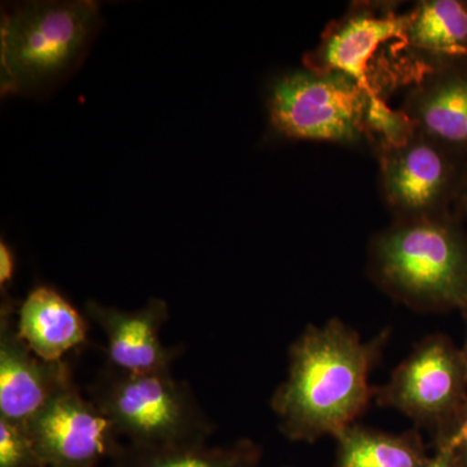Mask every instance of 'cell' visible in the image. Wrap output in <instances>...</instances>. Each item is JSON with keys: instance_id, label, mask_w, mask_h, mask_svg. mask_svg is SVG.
<instances>
[{"instance_id": "9c48e42d", "label": "cell", "mask_w": 467, "mask_h": 467, "mask_svg": "<svg viewBox=\"0 0 467 467\" xmlns=\"http://www.w3.org/2000/svg\"><path fill=\"white\" fill-rule=\"evenodd\" d=\"M17 309L11 297L2 299L0 418L26 425L55 393L75 379L67 361H46L26 346L17 330Z\"/></svg>"}, {"instance_id": "ba28073f", "label": "cell", "mask_w": 467, "mask_h": 467, "mask_svg": "<svg viewBox=\"0 0 467 467\" xmlns=\"http://www.w3.org/2000/svg\"><path fill=\"white\" fill-rule=\"evenodd\" d=\"M26 425L45 467H97L125 445L75 380L55 393Z\"/></svg>"}, {"instance_id": "8992f818", "label": "cell", "mask_w": 467, "mask_h": 467, "mask_svg": "<svg viewBox=\"0 0 467 467\" xmlns=\"http://www.w3.org/2000/svg\"><path fill=\"white\" fill-rule=\"evenodd\" d=\"M374 396L380 407L396 409L418 425L439 431L467 404L462 349L444 335L425 337Z\"/></svg>"}, {"instance_id": "ffe728a7", "label": "cell", "mask_w": 467, "mask_h": 467, "mask_svg": "<svg viewBox=\"0 0 467 467\" xmlns=\"http://www.w3.org/2000/svg\"><path fill=\"white\" fill-rule=\"evenodd\" d=\"M454 204L457 205V208H459L462 213L467 214V159L465 164H463L459 192H457V198Z\"/></svg>"}, {"instance_id": "3957f363", "label": "cell", "mask_w": 467, "mask_h": 467, "mask_svg": "<svg viewBox=\"0 0 467 467\" xmlns=\"http://www.w3.org/2000/svg\"><path fill=\"white\" fill-rule=\"evenodd\" d=\"M100 23L92 0L27 2L5 9L0 24V90L36 94L57 84L84 57Z\"/></svg>"}, {"instance_id": "7402d4cb", "label": "cell", "mask_w": 467, "mask_h": 467, "mask_svg": "<svg viewBox=\"0 0 467 467\" xmlns=\"http://www.w3.org/2000/svg\"><path fill=\"white\" fill-rule=\"evenodd\" d=\"M462 310H463V313H465V317H466V322H467V306H465V308H463ZM462 352H463V356H465V359L467 362V337H466L465 347H463Z\"/></svg>"}, {"instance_id": "30bf717a", "label": "cell", "mask_w": 467, "mask_h": 467, "mask_svg": "<svg viewBox=\"0 0 467 467\" xmlns=\"http://www.w3.org/2000/svg\"><path fill=\"white\" fill-rule=\"evenodd\" d=\"M85 312L106 335V364L119 370L131 374L168 373L182 355V346L168 347L162 343L161 330L169 319V306L159 297H150L134 310L88 300Z\"/></svg>"}, {"instance_id": "277c9868", "label": "cell", "mask_w": 467, "mask_h": 467, "mask_svg": "<svg viewBox=\"0 0 467 467\" xmlns=\"http://www.w3.org/2000/svg\"><path fill=\"white\" fill-rule=\"evenodd\" d=\"M88 395L133 447H198L214 434L192 386L171 371L131 374L104 364Z\"/></svg>"}, {"instance_id": "52a82bcc", "label": "cell", "mask_w": 467, "mask_h": 467, "mask_svg": "<svg viewBox=\"0 0 467 467\" xmlns=\"http://www.w3.org/2000/svg\"><path fill=\"white\" fill-rule=\"evenodd\" d=\"M380 190L395 220L448 216L466 160L414 131L404 142L380 144Z\"/></svg>"}, {"instance_id": "2e32d148", "label": "cell", "mask_w": 467, "mask_h": 467, "mask_svg": "<svg viewBox=\"0 0 467 467\" xmlns=\"http://www.w3.org/2000/svg\"><path fill=\"white\" fill-rule=\"evenodd\" d=\"M263 451L250 439L225 447L137 448L126 444L110 467H257Z\"/></svg>"}, {"instance_id": "7c38bea8", "label": "cell", "mask_w": 467, "mask_h": 467, "mask_svg": "<svg viewBox=\"0 0 467 467\" xmlns=\"http://www.w3.org/2000/svg\"><path fill=\"white\" fill-rule=\"evenodd\" d=\"M401 112L417 131L467 159V61L425 69Z\"/></svg>"}, {"instance_id": "5bb4252c", "label": "cell", "mask_w": 467, "mask_h": 467, "mask_svg": "<svg viewBox=\"0 0 467 467\" xmlns=\"http://www.w3.org/2000/svg\"><path fill=\"white\" fill-rule=\"evenodd\" d=\"M404 47L426 69L467 61V3L423 0L407 14Z\"/></svg>"}, {"instance_id": "6da1fadb", "label": "cell", "mask_w": 467, "mask_h": 467, "mask_svg": "<svg viewBox=\"0 0 467 467\" xmlns=\"http://www.w3.org/2000/svg\"><path fill=\"white\" fill-rule=\"evenodd\" d=\"M383 339L364 342L337 318L309 325L291 344L287 377L270 401L282 434L315 442L356 423L376 393L368 379Z\"/></svg>"}, {"instance_id": "8fae6325", "label": "cell", "mask_w": 467, "mask_h": 467, "mask_svg": "<svg viewBox=\"0 0 467 467\" xmlns=\"http://www.w3.org/2000/svg\"><path fill=\"white\" fill-rule=\"evenodd\" d=\"M405 26L407 14H396L391 5H356L327 27L318 47L304 60L306 67L343 73L373 92L370 63L387 43H404Z\"/></svg>"}, {"instance_id": "e0dca14e", "label": "cell", "mask_w": 467, "mask_h": 467, "mask_svg": "<svg viewBox=\"0 0 467 467\" xmlns=\"http://www.w3.org/2000/svg\"><path fill=\"white\" fill-rule=\"evenodd\" d=\"M0 467H45L26 425L0 418Z\"/></svg>"}, {"instance_id": "ac0fdd59", "label": "cell", "mask_w": 467, "mask_h": 467, "mask_svg": "<svg viewBox=\"0 0 467 467\" xmlns=\"http://www.w3.org/2000/svg\"><path fill=\"white\" fill-rule=\"evenodd\" d=\"M438 447L439 453L450 457L460 467H467V404L439 430Z\"/></svg>"}, {"instance_id": "9a60e30c", "label": "cell", "mask_w": 467, "mask_h": 467, "mask_svg": "<svg viewBox=\"0 0 467 467\" xmlns=\"http://www.w3.org/2000/svg\"><path fill=\"white\" fill-rule=\"evenodd\" d=\"M335 439L334 467H423L429 462L414 432L389 434L353 423Z\"/></svg>"}, {"instance_id": "7a4b0ae2", "label": "cell", "mask_w": 467, "mask_h": 467, "mask_svg": "<svg viewBox=\"0 0 467 467\" xmlns=\"http://www.w3.org/2000/svg\"><path fill=\"white\" fill-rule=\"evenodd\" d=\"M368 275L413 309L467 306V238L448 216L395 220L371 239Z\"/></svg>"}, {"instance_id": "4fadbf2b", "label": "cell", "mask_w": 467, "mask_h": 467, "mask_svg": "<svg viewBox=\"0 0 467 467\" xmlns=\"http://www.w3.org/2000/svg\"><path fill=\"white\" fill-rule=\"evenodd\" d=\"M18 334L38 358L61 361L69 350L88 342L81 315L50 285L33 288L17 309Z\"/></svg>"}, {"instance_id": "5b68a950", "label": "cell", "mask_w": 467, "mask_h": 467, "mask_svg": "<svg viewBox=\"0 0 467 467\" xmlns=\"http://www.w3.org/2000/svg\"><path fill=\"white\" fill-rule=\"evenodd\" d=\"M368 94L343 73L308 67L290 70L267 88L270 125L285 140L361 143L368 138Z\"/></svg>"}, {"instance_id": "d6986e66", "label": "cell", "mask_w": 467, "mask_h": 467, "mask_svg": "<svg viewBox=\"0 0 467 467\" xmlns=\"http://www.w3.org/2000/svg\"><path fill=\"white\" fill-rule=\"evenodd\" d=\"M15 269H16V261H15V254L5 241L0 242V287L2 294L5 295L2 297H9L7 287L14 279Z\"/></svg>"}, {"instance_id": "44dd1931", "label": "cell", "mask_w": 467, "mask_h": 467, "mask_svg": "<svg viewBox=\"0 0 467 467\" xmlns=\"http://www.w3.org/2000/svg\"><path fill=\"white\" fill-rule=\"evenodd\" d=\"M423 467H460L454 462L453 460H451L450 457L445 456V454L439 453L436 454V457L432 460H429V462L426 463Z\"/></svg>"}]
</instances>
